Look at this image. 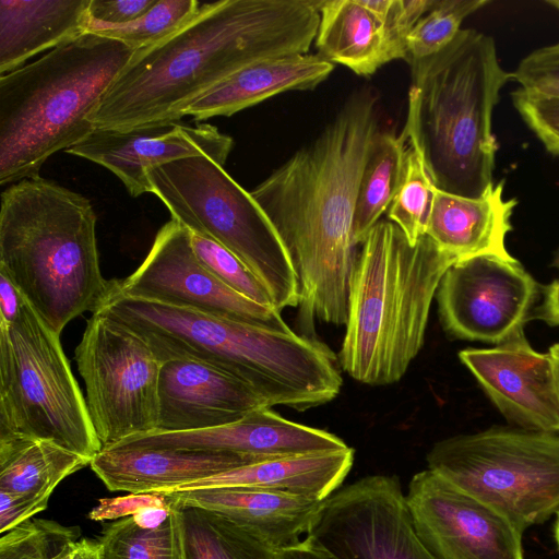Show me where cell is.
Instances as JSON below:
<instances>
[{
    "label": "cell",
    "mask_w": 559,
    "mask_h": 559,
    "mask_svg": "<svg viewBox=\"0 0 559 559\" xmlns=\"http://www.w3.org/2000/svg\"><path fill=\"white\" fill-rule=\"evenodd\" d=\"M405 496L417 534L436 559H524L522 530L432 471L416 473Z\"/></svg>",
    "instance_id": "cell-15"
},
{
    "label": "cell",
    "mask_w": 559,
    "mask_h": 559,
    "mask_svg": "<svg viewBox=\"0 0 559 559\" xmlns=\"http://www.w3.org/2000/svg\"><path fill=\"white\" fill-rule=\"evenodd\" d=\"M90 463L50 441L0 438V491L51 496L62 479Z\"/></svg>",
    "instance_id": "cell-27"
},
{
    "label": "cell",
    "mask_w": 559,
    "mask_h": 559,
    "mask_svg": "<svg viewBox=\"0 0 559 559\" xmlns=\"http://www.w3.org/2000/svg\"><path fill=\"white\" fill-rule=\"evenodd\" d=\"M233 144L229 135L210 123L175 122L130 130L96 128L66 152L109 169L136 198L152 193L150 168L200 155L224 166Z\"/></svg>",
    "instance_id": "cell-17"
},
{
    "label": "cell",
    "mask_w": 559,
    "mask_h": 559,
    "mask_svg": "<svg viewBox=\"0 0 559 559\" xmlns=\"http://www.w3.org/2000/svg\"><path fill=\"white\" fill-rule=\"evenodd\" d=\"M102 559H185L179 506L156 527H143L133 516L107 525L99 538Z\"/></svg>",
    "instance_id": "cell-30"
},
{
    "label": "cell",
    "mask_w": 559,
    "mask_h": 559,
    "mask_svg": "<svg viewBox=\"0 0 559 559\" xmlns=\"http://www.w3.org/2000/svg\"><path fill=\"white\" fill-rule=\"evenodd\" d=\"M537 317L549 325H559V280L544 288V300L537 309Z\"/></svg>",
    "instance_id": "cell-44"
},
{
    "label": "cell",
    "mask_w": 559,
    "mask_h": 559,
    "mask_svg": "<svg viewBox=\"0 0 559 559\" xmlns=\"http://www.w3.org/2000/svg\"><path fill=\"white\" fill-rule=\"evenodd\" d=\"M319 55L369 76L395 60L385 24L360 0H319Z\"/></svg>",
    "instance_id": "cell-26"
},
{
    "label": "cell",
    "mask_w": 559,
    "mask_h": 559,
    "mask_svg": "<svg viewBox=\"0 0 559 559\" xmlns=\"http://www.w3.org/2000/svg\"><path fill=\"white\" fill-rule=\"evenodd\" d=\"M24 296L16 286L2 273H0V323H12L23 304Z\"/></svg>",
    "instance_id": "cell-42"
},
{
    "label": "cell",
    "mask_w": 559,
    "mask_h": 559,
    "mask_svg": "<svg viewBox=\"0 0 559 559\" xmlns=\"http://www.w3.org/2000/svg\"><path fill=\"white\" fill-rule=\"evenodd\" d=\"M536 296L537 283L520 262L496 255L456 261L436 294L450 336L496 345L523 329Z\"/></svg>",
    "instance_id": "cell-14"
},
{
    "label": "cell",
    "mask_w": 559,
    "mask_h": 559,
    "mask_svg": "<svg viewBox=\"0 0 559 559\" xmlns=\"http://www.w3.org/2000/svg\"><path fill=\"white\" fill-rule=\"evenodd\" d=\"M258 462L230 452L111 447L102 449L90 465L109 490L145 493L173 491Z\"/></svg>",
    "instance_id": "cell-20"
},
{
    "label": "cell",
    "mask_w": 559,
    "mask_h": 559,
    "mask_svg": "<svg viewBox=\"0 0 559 559\" xmlns=\"http://www.w3.org/2000/svg\"><path fill=\"white\" fill-rule=\"evenodd\" d=\"M50 441L88 460L103 449L60 335L25 299L0 323V438Z\"/></svg>",
    "instance_id": "cell-9"
},
{
    "label": "cell",
    "mask_w": 559,
    "mask_h": 559,
    "mask_svg": "<svg viewBox=\"0 0 559 559\" xmlns=\"http://www.w3.org/2000/svg\"><path fill=\"white\" fill-rule=\"evenodd\" d=\"M511 96L523 121L548 152L559 156V97L533 94L522 88L512 92Z\"/></svg>",
    "instance_id": "cell-36"
},
{
    "label": "cell",
    "mask_w": 559,
    "mask_h": 559,
    "mask_svg": "<svg viewBox=\"0 0 559 559\" xmlns=\"http://www.w3.org/2000/svg\"><path fill=\"white\" fill-rule=\"evenodd\" d=\"M408 138L389 130L377 133L367 158L354 214V238L361 243L391 205L404 177Z\"/></svg>",
    "instance_id": "cell-28"
},
{
    "label": "cell",
    "mask_w": 559,
    "mask_h": 559,
    "mask_svg": "<svg viewBox=\"0 0 559 559\" xmlns=\"http://www.w3.org/2000/svg\"><path fill=\"white\" fill-rule=\"evenodd\" d=\"M461 362L492 404L519 428L559 432V392L549 354L535 350L520 329L491 348H466Z\"/></svg>",
    "instance_id": "cell-16"
},
{
    "label": "cell",
    "mask_w": 559,
    "mask_h": 559,
    "mask_svg": "<svg viewBox=\"0 0 559 559\" xmlns=\"http://www.w3.org/2000/svg\"><path fill=\"white\" fill-rule=\"evenodd\" d=\"M75 361L103 449L157 429L163 361L143 337L95 311L75 348Z\"/></svg>",
    "instance_id": "cell-11"
},
{
    "label": "cell",
    "mask_w": 559,
    "mask_h": 559,
    "mask_svg": "<svg viewBox=\"0 0 559 559\" xmlns=\"http://www.w3.org/2000/svg\"><path fill=\"white\" fill-rule=\"evenodd\" d=\"M157 0H91L88 7V31L100 26L130 23L146 11Z\"/></svg>",
    "instance_id": "cell-40"
},
{
    "label": "cell",
    "mask_w": 559,
    "mask_h": 559,
    "mask_svg": "<svg viewBox=\"0 0 559 559\" xmlns=\"http://www.w3.org/2000/svg\"><path fill=\"white\" fill-rule=\"evenodd\" d=\"M516 201L503 198V181L476 199L436 188L426 235L457 261L496 255L514 259L506 247Z\"/></svg>",
    "instance_id": "cell-22"
},
{
    "label": "cell",
    "mask_w": 559,
    "mask_h": 559,
    "mask_svg": "<svg viewBox=\"0 0 559 559\" xmlns=\"http://www.w3.org/2000/svg\"><path fill=\"white\" fill-rule=\"evenodd\" d=\"M437 0H392L384 24L395 59L408 61L407 37Z\"/></svg>",
    "instance_id": "cell-38"
},
{
    "label": "cell",
    "mask_w": 559,
    "mask_h": 559,
    "mask_svg": "<svg viewBox=\"0 0 559 559\" xmlns=\"http://www.w3.org/2000/svg\"><path fill=\"white\" fill-rule=\"evenodd\" d=\"M379 94L354 91L309 144L250 193L282 239L299 286L298 319L342 325L357 259L354 214L360 178L380 131Z\"/></svg>",
    "instance_id": "cell-1"
},
{
    "label": "cell",
    "mask_w": 559,
    "mask_h": 559,
    "mask_svg": "<svg viewBox=\"0 0 559 559\" xmlns=\"http://www.w3.org/2000/svg\"><path fill=\"white\" fill-rule=\"evenodd\" d=\"M354 463V449L266 460L233 468L177 490L246 487L324 501L335 492Z\"/></svg>",
    "instance_id": "cell-24"
},
{
    "label": "cell",
    "mask_w": 559,
    "mask_h": 559,
    "mask_svg": "<svg viewBox=\"0 0 559 559\" xmlns=\"http://www.w3.org/2000/svg\"><path fill=\"white\" fill-rule=\"evenodd\" d=\"M111 447L230 452L258 461L348 448L337 436L288 420L266 406L228 425L194 431L155 430L129 437Z\"/></svg>",
    "instance_id": "cell-18"
},
{
    "label": "cell",
    "mask_w": 559,
    "mask_h": 559,
    "mask_svg": "<svg viewBox=\"0 0 559 559\" xmlns=\"http://www.w3.org/2000/svg\"><path fill=\"white\" fill-rule=\"evenodd\" d=\"M552 265L559 271V249H558V251L555 254V259H554Z\"/></svg>",
    "instance_id": "cell-49"
},
{
    "label": "cell",
    "mask_w": 559,
    "mask_h": 559,
    "mask_svg": "<svg viewBox=\"0 0 559 559\" xmlns=\"http://www.w3.org/2000/svg\"><path fill=\"white\" fill-rule=\"evenodd\" d=\"M319 0H218L183 26L136 50L95 111V129L179 122L193 100L258 61L308 53Z\"/></svg>",
    "instance_id": "cell-2"
},
{
    "label": "cell",
    "mask_w": 559,
    "mask_h": 559,
    "mask_svg": "<svg viewBox=\"0 0 559 559\" xmlns=\"http://www.w3.org/2000/svg\"><path fill=\"white\" fill-rule=\"evenodd\" d=\"M177 503L185 559H280L278 551L228 516Z\"/></svg>",
    "instance_id": "cell-29"
},
{
    "label": "cell",
    "mask_w": 559,
    "mask_h": 559,
    "mask_svg": "<svg viewBox=\"0 0 559 559\" xmlns=\"http://www.w3.org/2000/svg\"><path fill=\"white\" fill-rule=\"evenodd\" d=\"M428 469L523 532L559 512V435L492 427L436 442Z\"/></svg>",
    "instance_id": "cell-10"
},
{
    "label": "cell",
    "mask_w": 559,
    "mask_h": 559,
    "mask_svg": "<svg viewBox=\"0 0 559 559\" xmlns=\"http://www.w3.org/2000/svg\"><path fill=\"white\" fill-rule=\"evenodd\" d=\"M79 534L78 527L28 519L1 534L0 559H50Z\"/></svg>",
    "instance_id": "cell-34"
},
{
    "label": "cell",
    "mask_w": 559,
    "mask_h": 559,
    "mask_svg": "<svg viewBox=\"0 0 559 559\" xmlns=\"http://www.w3.org/2000/svg\"><path fill=\"white\" fill-rule=\"evenodd\" d=\"M334 70L321 55L304 53L249 64L189 104L179 119L231 116L288 91L312 90Z\"/></svg>",
    "instance_id": "cell-23"
},
{
    "label": "cell",
    "mask_w": 559,
    "mask_h": 559,
    "mask_svg": "<svg viewBox=\"0 0 559 559\" xmlns=\"http://www.w3.org/2000/svg\"><path fill=\"white\" fill-rule=\"evenodd\" d=\"M50 559H102L100 545L87 538L72 540Z\"/></svg>",
    "instance_id": "cell-43"
},
{
    "label": "cell",
    "mask_w": 559,
    "mask_h": 559,
    "mask_svg": "<svg viewBox=\"0 0 559 559\" xmlns=\"http://www.w3.org/2000/svg\"><path fill=\"white\" fill-rule=\"evenodd\" d=\"M554 537L559 554V512L556 514V521L554 525Z\"/></svg>",
    "instance_id": "cell-48"
},
{
    "label": "cell",
    "mask_w": 559,
    "mask_h": 559,
    "mask_svg": "<svg viewBox=\"0 0 559 559\" xmlns=\"http://www.w3.org/2000/svg\"><path fill=\"white\" fill-rule=\"evenodd\" d=\"M134 50L93 33L0 78V185L39 176L55 153L94 130L103 96Z\"/></svg>",
    "instance_id": "cell-7"
},
{
    "label": "cell",
    "mask_w": 559,
    "mask_h": 559,
    "mask_svg": "<svg viewBox=\"0 0 559 559\" xmlns=\"http://www.w3.org/2000/svg\"><path fill=\"white\" fill-rule=\"evenodd\" d=\"M143 337L162 361L192 359L250 386L272 407L306 411L342 388L338 357L324 343L280 331L126 296L114 288L96 310Z\"/></svg>",
    "instance_id": "cell-3"
},
{
    "label": "cell",
    "mask_w": 559,
    "mask_h": 559,
    "mask_svg": "<svg viewBox=\"0 0 559 559\" xmlns=\"http://www.w3.org/2000/svg\"><path fill=\"white\" fill-rule=\"evenodd\" d=\"M408 63V143L420 152L438 190L481 197L493 186V108L512 79L492 37L461 29L442 50Z\"/></svg>",
    "instance_id": "cell-4"
},
{
    "label": "cell",
    "mask_w": 559,
    "mask_h": 559,
    "mask_svg": "<svg viewBox=\"0 0 559 559\" xmlns=\"http://www.w3.org/2000/svg\"><path fill=\"white\" fill-rule=\"evenodd\" d=\"M114 288L129 297L280 331H290L273 306L258 304L234 290L197 258L190 230L170 219L158 230L140 266Z\"/></svg>",
    "instance_id": "cell-13"
},
{
    "label": "cell",
    "mask_w": 559,
    "mask_h": 559,
    "mask_svg": "<svg viewBox=\"0 0 559 559\" xmlns=\"http://www.w3.org/2000/svg\"><path fill=\"white\" fill-rule=\"evenodd\" d=\"M175 500L165 491L130 493L123 497L102 498L88 513L93 521L132 516L147 508L170 507Z\"/></svg>",
    "instance_id": "cell-39"
},
{
    "label": "cell",
    "mask_w": 559,
    "mask_h": 559,
    "mask_svg": "<svg viewBox=\"0 0 559 559\" xmlns=\"http://www.w3.org/2000/svg\"><path fill=\"white\" fill-rule=\"evenodd\" d=\"M174 504L170 507L147 508L132 516L143 527H156L169 516Z\"/></svg>",
    "instance_id": "cell-46"
},
{
    "label": "cell",
    "mask_w": 559,
    "mask_h": 559,
    "mask_svg": "<svg viewBox=\"0 0 559 559\" xmlns=\"http://www.w3.org/2000/svg\"><path fill=\"white\" fill-rule=\"evenodd\" d=\"M546 3L559 10V0H547Z\"/></svg>",
    "instance_id": "cell-50"
},
{
    "label": "cell",
    "mask_w": 559,
    "mask_h": 559,
    "mask_svg": "<svg viewBox=\"0 0 559 559\" xmlns=\"http://www.w3.org/2000/svg\"><path fill=\"white\" fill-rule=\"evenodd\" d=\"M360 245L338 361L360 383L388 385L421 349L432 299L457 260L427 235L412 246L390 221H379Z\"/></svg>",
    "instance_id": "cell-6"
},
{
    "label": "cell",
    "mask_w": 559,
    "mask_h": 559,
    "mask_svg": "<svg viewBox=\"0 0 559 559\" xmlns=\"http://www.w3.org/2000/svg\"><path fill=\"white\" fill-rule=\"evenodd\" d=\"M158 400L156 431L166 432L228 425L266 406L250 386L235 377L211 365L182 358L163 361Z\"/></svg>",
    "instance_id": "cell-19"
},
{
    "label": "cell",
    "mask_w": 559,
    "mask_h": 559,
    "mask_svg": "<svg viewBox=\"0 0 559 559\" xmlns=\"http://www.w3.org/2000/svg\"><path fill=\"white\" fill-rule=\"evenodd\" d=\"M487 0H437L407 37L408 62L437 53L462 29L461 24Z\"/></svg>",
    "instance_id": "cell-33"
},
{
    "label": "cell",
    "mask_w": 559,
    "mask_h": 559,
    "mask_svg": "<svg viewBox=\"0 0 559 559\" xmlns=\"http://www.w3.org/2000/svg\"><path fill=\"white\" fill-rule=\"evenodd\" d=\"M165 492L181 504L204 508L228 516L278 552L297 546L307 537L322 503L246 487Z\"/></svg>",
    "instance_id": "cell-21"
},
{
    "label": "cell",
    "mask_w": 559,
    "mask_h": 559,
    "mask_svg": "<svg viewBox=\"0 0 559 559\" xmlns=\"http://www.w3.org/2000/svg\"><path fill=\"white\" fill-rule=\"evenodd\" d=\"M91 0H0V73L87 33Z\"/></svg>",
    "instance_id": "cell-25"
},
{
    "label": "cell",
    "mask_w": 559,
    "mask_h": 559,
    "mask_svg": "<svg viewBox=\"0 0 559 559\" xmlns=\"http://www.w3.org/2000/svg\"><path fill=\"white\" fill-rule=\"evenodd\" d=\"M551 361H552V369L555 374V380L557 384V389L559 392V343L554 344L548 352Z\"/></svg>",
    "instance_id": "cell-47"
},
{
    "label": "cell",
    "mask_w": 559,
    "mask_h": 559,
    "mask_svg": "<svg viewBox=\"0 0 559 559\" xmlns=\"http://www.w3.org/2000/svg\"><path fill=\"white\" fill-rule=\"evenodd\" d=\"M307 537L337 559H436L394 475H370L337 489L322 501Z\"/></svg>",
    "instance_id": "cell-12"
},
{
    "label": "cell",
    "mask_w": 559,
    "mask_h": 559,
    "mask_svg": "<svg viewBox=\"0 0 559 559\" xmlns=\"http://www.w3.org/2000/svg\"><path fill=\"white\" fill-rule=\"evenodd\" d=\"M435 192L436 187L420 152L409 144L404 177L386 216L412 246L426 235Z\"/></svg>",
    "instance_id": "cell-31"
},
{
    "label": "cell",
    "mask_w": 559,
    "mask_h": 559,
    "mask_svg": "<svg viewBox=\"0 0 559 559\" xmlns=\"http://www.w3.org/2000/svg\"><path fill=\"white\" fill-rule=\"evenodd\" d=\"M190 238L199 261L218 280L258 304L273 306L262 283L233 252L205 236L190 231Z\"/></svg>",
    "instance_id": "cell-35"
},
{
    "label": "cell",
    "mask_w": 559,
    "mask_h": 559,
    "mask_svg": "<svg viewBox=\"0 0 559 559\" xmlns=\"http://www.w3.org/2000/svg\"><path fill=\"white\" fill-rule=\"evenodd\" d=\"M49 498V495L0 491V533L45 510Z\"/></svg>",
    "instance_id": "cell-41"
},
{
    "label": "cell",
    "mask_w": 559,
    "mask_h": 559,
    "mask_svg": "<svg viewBox=\"0 0 559 559\" xmlns=\"http://www.w3.org/2000/svg\"><path fill=\"white\" fill-rule=\"evenodd\" d=\"M0 273L58 335L98 310L112 281L100 273L90 200L40 176L10 185L1 194Z\"/></svg>",
    "instance_id": "cell-5"
},
{
    "label": "cell",
    "mask_w": 559,
    "mask_h": 559,
    "mask_svg": "<svg viewBox=\"0 0 559 559\" xmlns=\"http://www.w3.org/2000/svg\"><path fill=\"white\" fill-rule=\"evenodd\" d=\"M512 79L528 93L559 97V41L524 57Z\"/></svg>",
    "instance_id": "cell-37"
},
{
    "label": "cell",
    "mask_w": 559,
    "mask_h": 559,
    "mask_svg": "<svg viewBox=\"0 0 559 559\" xmlns=\"http://www.w3.org/2000/svg\"><path fill=\"white\" fill-rule=\"evenodd\" d=\"M280 559H337L306 537L295 547L280 551Z\"/></svg>",
    "instance_id": "cell-45"
},
{
    "label": "cell",
    "mask_w": 559,
    "mask_h": 559,
    "mask_svg": "<svg viewBox=\"0 0 559 559\" xmlns=\"http://www.w3.org/2000/svg\"><path fill=\"white\" fill-rule=\"evenodd\" d=\"M155 194L171 218L233 252L267 290L281 312L298 307L299 286L290 257L251 193L207 155L147 170Z\"/></svg>",
    "instance_id": "cell-8"
},
{
    "label": "cell",
    "mask_w": 559,
    "mask_h": 559,
    "mask_svg": "<svg viewBox=\"0 0 559 559\" xmlns=\"http://www.w3.org/2000/svg\"><path fill=\"white\" fill-rule=\"evenodd\" d=\"M201 4L197 0H157L148 11L130 23L100 26L87 33L116 39L136 51L179 29L198 13Z\"/></svg>",
    "instance_id": "cell-32"
}]
</instances>
